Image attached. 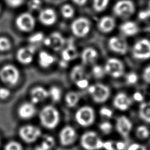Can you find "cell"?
<instances>
[{
	"label": "cell",
	"instance_id": "cb8c5ba5",
	"mask_svg": "<svg viewBox=\"0 0 150 150\" xmlns=\"http://www.w3.org/2000/svg\"><path fill=\"white\" fill-rule=\"evenodd\" d=\"M97 57V51L91 47L85 48L81 53V59L84 64H89L94 63Z\"/></svg>",
	"mask_w": 150,
	"mask_h": 150
},
{
	"label": "cell",
	"instance_id": "603a6c76",
	"mask_svg": "<svg viewBox=\"0 0 150 150\" xmlns=\"http://www.w3.org/2000/svg\"><path fill=\"white\" fill-rule=\"evenodd\" d=\"M61 56L62 60L67 63L76 59L78 56L76 47L73 43H69L66 47L62 49Z\"/></svg>",
	"mask_w": 150,
	"mask_h": 150
},
{
	"label": "cell",
	"instance_id": "9a60e30c",
	"mask_svg": "<svg viewBox=\"0 0 150 150\" xmlns=\"http://www.w3.org/2000/svg\"><path fill=\"white\" fill-rule=\"evenodd\" d=\"M108 46L111 51L120 54H125L128 50L127 41L119 36L110 38L108 41Z\"/></svg>",
	"mask_w": 150,
	"mask_h": 150
},
{
	"label": "cell",
	"instance_id": "836d02e7",
	"mask_svg": "<svg viewBox=\"0 0 150 150\" xmlns=\"http://www.w3.org/2000/svg\"><path fill=\"white\" fill-rule=\"evenodd\" d=\"M40 145L46 150H51L54 145V140L52 137L50 135H46L45 137Z\"/></svg>",
	"mask_w": 150,
	"mask_h": 150
},
{
	"label": "cell",
	"instance_id": "f5cc1de1",
	"mask_svg": "<svg viewBox=\"0 0 150 150\" xmlns=\"http://www.w3.org/2000/svg\"><path fill=\"white\" fill-rule=\"evenodd\" d=\"M35 150H46L45 149H44L43 147H42L40 145L37 146L36 148H35Z\"/></svg>",
	"mask_w": 150,
	"mask_h": 150
},
{
	"label": "cell",
	"instance_id": "8992f818",
	"mask_svg": "<svg viewBox=\"0 0 150 150\" xmlns=\"http://www.w3.org/2000/svg\"><path fill=\"white\" fill-rule=\"evenodd\" d=\"M90 21L83 16L75 19L71 23L70 29L72 33L76 37L83 38L86 36L91 30Z\"/></svg>",
	"mask_w": 150,
	"mask_h": 150
},
{
	"label": "cell",
	"instance_id": "8fae6325",
	"mask_svg": "<svg viewBox=\"0 0 150 150\" xmlns=\"http://www.w3.org/2000/svg\"><path fill=\"white\" fill-rule=\"evenodd\" d=\"M19 135L22 139L27 143L36 141L41 135L40 129L32 125L22 126L19 130Z\"/></svg>",
	"mask_w": 150,
	"mask_h": 150
},
{
	"label": "cell",
	"instance_id": "7c38bea8",
	"mask_svg": "<svg viewBox=\"0 0 150 150\" xmlns=\"http://www.w3.org/2000/svg\"><path fill=\"white\" fill-rule=\"evenodd\" d=\"M132 128V121L126 115H122L117 118L115 122L116 130L124 138H127L129 137Z\"/></svg>",
	"mask_w": 150,
	"mask_h": 150
},
{
	"label": "cell",
	"instance_id": "8d00e7d4",
	"mask_svg": "<svg viewBox=\"0 0 150 150\" xmlns=\"http://www.w3.org/2000/svg\"><path fill=\"white\" fill-rule=\"evenodd\" d=\"M11 42L8 38L0 37V51H7L11 49Z\"/></svg>",
	"mask_w": 150,
	"mask_h": 150
},
{
	"label": "cell",
	"instance_id": "4316f807",
	"mask_svg": "<svg viewBox=\"0 0 150 150\" xmlns=\"http://www.w3.org/2000/svg\"><path fill=\"white\" fill-rule=\"evenodd\" d=\"M71 80L75 83L79 80L86 77L84 68L81 65H76L71 70L70 74Z\"/></svg>",
	"mask_w": 150,
	"mask_h": 150
},
{
	"label": "cell",
	"instance_id": "f907efd6",
	"mask_svg": "<svg viewBox=\"0 0 150 150\" xmlns=\"http://www.w3.org/2000/svg\"><path fill=\"white\" fill-rule=\"evenodd\" d=\"M115 146L117 150H124L126 148L125 142L122 141L115 142Z\"/></svg>",
	"mask_w": 150,
	"mask_h": 150
},
{
	"label": "cell",
	"instance_id": "e0dca14e",
	"mask_svg": "<svg viewBox=\"0 0 150 150\" xmlns=\"http://www.w3.org/2000/svg\"><path fill=\"white\" fill-rule=\"evenodd\" d=\"M77 134L75 129L71 126H65L59 133V139L62 145L67 146L73 144L76 140Z\"/></svg>",
	"mask_w": 150,
	"mask_h": 150
},
{
	"label": "cell",
	"instance_id": "9f6ffc18",
	"mask_svg": "<svg viewBox=\"0 0 150 150\" xmlns=\"http://www.w3.org/2000/svg\"><path fill=\"white\" fill-rule=\"evenodd\" d=\"M0 143H1V141H0Z\"/></svg>",
	"mask_w": 150,
	"mask_h": 150
},
{
	"label": "cell",
	"instance_id": "11a10c76",
	"mask_svg": "<svg viewBox=\"0 0 150 150\" xmlns=\"http://www.w3.org/2000/svg\"><path fill=\"white\" fill-rule=\"evenodd\" d=\"M0 9H1V6H0Z\"/></svg>",
	"mask_w": 150,
	"mask_h": 150
},
{
	"label": "cell",
	"instance_id": "f546056e",
	"mask_svg": "<svg viewBox=\"0 0 150 150\" xmlns=\"http://www.w3.org/2000/svg\"><path fill=\"white\" fill-rule=\"evenodd\" d=\"M49 97L54 102L59 101L62 97V90L57 86H52L48 90Z\"/></svg>",
	"mask_w": 150,
	"mask_h": 150
},
{
	"label": "cell",
	"instance_id": "c3c4849f",
	"mask_svg": "<svg viewBox=\"0 0 150 150\" xmlns=\"http://www.w3.org/2000/svg\"><path fill=\"white\" fill-rule=\"evenodd\" d=\"M11 92L9 89L5 87H0V98L5 100L10 96Z\"/></svg>",
	"mask_w": 150,
	"mask_h": 150
},
{
	"label": "cell",
	"instance_id": "484cf974",
	"mask_svg": "<svg viewBox=\"0 0 150 150\" xmlns=\"http://www.w3.org/2000/svg\"><path fill=\"white\" fill-rule=\"evenodd\" d=\"M138 115L143 121L150 124V101H144L140 104Z\"/></svg>",
	"mask_w": 150,
	"mask_h": 150
},
{
	"label": "cell",
	"instance_id": "5b68a950",
	"mask_svg": "<svg viewBox=\"0 0 150 150\" xmlns=\"http://www.w3.org/2000/svg\"><path fill=\"white\" fill-rule=\"evenodd\" d=\"M20 79L18 69L12 64H6L0 70V79L4 83L13 86L16 85Z\"/></svg>",
	"mask_w": 150,
	"mask_h": 150
},
{
	"label": "cell",
	"instance_id": "4fadbf2b",
	"mask_svg": "<svg viewBox=\"0 0 150 150\" xmlns=\"http://www.w3.org/2000/svg\"><path fill=\"white\" fill-rule=\"evenodd\" d=\"M43 42L45 46L50 47L54 51H59L63 49L65 44L64 37L58 32L52 33L49 36L45 38Z\"/></svg>",
	"mask_w": 150,
	"mask_h": 150
},
{
	"label": "cell",
	"instance_id": "3957f363",
	"mask_svg": "<svg viewBox=\"0 0 150 150\" xmlns=\"http://www.w3.org/2000/svg\"><path fill=\"white\" fill-rule=\"evenodd\" d=\"M80 144L86 150H98L103 149L104 141L94 131H87L83 134Z\"/></svg>",
	"mask_w": 150,
	"mask_h": 150
},
{
	"label": "cell",
	"instance_id": "ac0fdd59",
	"mask_svg": "<svg viewBox=\"0 0 150 150\" xmlns=\"http://www.w3.org/2000/svg\"><path fill=\"white\" fill-rule=\"evenodd\" d=\"M57 14L52 8H47L40 11L39 14V20L43 25L50 26L54 24L57 21Z\"/></svg>",
	"mask_w": 150,
	"mask_h": 150
},
{
	"label": "cell",
	"instance_id": "b9f144b4",
	"mask_svg": "<svg viewBox=\"0 0 150 150\" xmlns=\"http://www.w3.org/2000/svg\"><path fill=\"white\" fill-rule=\"evenodd\" d=\"M75 84L76 86L80 88V89H86L87 88V87L89 86V80L86 77L84 78H83L79 81H76L75 83Z\"/></svg>",
	"mask_w": 150,
	"mask_h": 150
},
{
	"label": "cell",
	"instance_id": "d6a6232c",
	"mask_svg": "<svg viewBox=\"0 0 150 150\" xmlns=\"http://www.w3.org/2000/svg\"><path fill=\"white\" fill-rule=\"evenodd\" d=\"M91 72L93 76L96 79H101L106 74L104 67L98 64H96L93 67Z\"/></svg>",
	"mask_w": 150,
	"mask_h": 150
},
{
	"label": "cell",
	"instance_id": "30bf717a",
	"mask_svg": "<svg viewBox=\"0 0 150 150\" xmlns=\"http://www.w3.org/2000/svg\"><path fill=\"white\" fill-rule=\"evenodd\" d=\"M17 28L22 32H29L35 27L36 21L34 16L29 12H23L19 14L15 19Z\"/></svg>",
	"mask_w": 150,
	"mask_h": 150
},
{
	"label": "cell",
	"instance_id": "e575fe53",
	"mask_svg": "<svg viewBox=\"0 0 150 150\" xmlns=\"http://www.w3.org/2000/svg\"><path fill=\"white\" fill-rule=\"evenodd\" d=\"M44 39V34L41 32H38L30 36L28 38V40L31 44L33 45L38 43L41 41H43Z\"/></svg>",
	"mask_w": 150,
	"mask_h": 150
},
{
	"label": "cell",
	"instance_id": "44dd1931",
	"mask_svg": "<svg viewBox=\"0 0 150 150\" xmlns=\"http://www.w3.org/2000/svg\"><path fill=\"white\" fill-rule=\"evenodd\" d=\"M139 26L137 23L132 21L124 22L120 26L121 33L125 36L131 37L136 35L139 32Z\"/></svg>",
	"mask_w": 150,
	"mask_h": 150
},
{
	"label": "cell",
	"instance_id": "6da1fadb",
	"mask_svg": "<svg viewBox=\"0 0 150 150\" xmlns=\"http://www.w3.org/2000/svg\"><path fill=\"white\" fill-rule=\"evenodd\" d=\"M39 119L44 127L47 129L54 128L59 122V112L53 105H46L42 108L39 113Z\"/></svg>",
	"mask_w": 150,
	"mask_h": 150
},
{
	"label": "cell",
	"instance_id": "7a4b0ae2",
	"mask_svg": "<svg viewBox=\"0 0 150 150\" xmlns=\"http://www.w3.org/2000/svg\"><path fill=\"white\" fill-rule=\"evenodd\" d=\"M87 91L91 96L93 100L96 103H103L109 98L111 90L108 86L103 83H96L89 85Z\"/></svg>",
	"mask_w": 150,
	"mask_h": 150
},
{
	"label": "cell",
	"instance_id": "f1b7e54d",
	"mask_svg": "<svg viewBox=\"0 0 150 150\" xmlns=\"http://www.w3.org/2000/svg\"><path fill=\"white\" fill-rule=\"evenodd\" d=\"M135 135L139 139H146L150 135V131L149 128L144 125H141L137 127L135 129Z\"/></svg>",
	"mask_w": 150,
	"mask_h": 150
},
{
	"label": "cell",
	"instance_id": "816d5d0a",
	"mask_svg": "<svg viewBox=\"0 0 150 150\" xmlns=\"http://www.w3.org/2000/svg\"><path fill=\"white\" fill-rule=\"evenodd\" d=\"M74 4L79 6H83L85 5L88 0H72Z\"/></svg>",
	"mask_w": 150,
	"mask_h": 150
},
{
	"label": "cell",
	"instance_id": "7bdbcfd3",
	"mask_svg": "<svg viewBox=\"0 0 150 150\" xmlns=\"http://www.w3.org/2000/svg\"><path fill=\"white\" fill-rule=\"evenodd\" d=\"M127 150H148L146 147L141 144L134 142L131 144L127 148Z\"/></svg>",
	"mask_w": 150,
	"mask_h": 150
},
{
	"label": "cell",
	"instance_id": "ffe728a7",
	"mask_svg": "<svg viewBox=\"0 0 150 150\" xmlns=\"http://www.w3.org/2000/svg\"><path fill=\"white\" fill-rule=\"evenodd\" d=\"M97 27L99 30L104 33H110L115 27V21L111 16H104L99 19Z\"/></svg>",
	"mask_w": 150,
	"mask_h": 150
},
{
	"label": "cell",
	"instance_id": "ba28073f",
	"mask_svg": "<svg viewBox=\"0 0 150 150\" xmlns=\"http://www.w3.org/2000/svg\"><path fill=\"white\" fill-rule=\"evenodd\" d=\"M104 68L105 73L113 78H119L124 73V65L123 63L117 58H109L106 61Z\"/></svg>",
	"mask_w": 150,
	"mask_h": 150
},
{
	"label": "cell",
	"instance_id": "f6af8a7d",
	"mask_svg": "<svg viewBox=\"0 0 150 150\" xmlns=\"http://www.w3.org/2000/svg\"><path fill=\"white\" fill-rule=\"evenodd\" d=\"M103 149H104L105 150H117L115 142L112 141H104Z\"/></svg>",
	"mask_w": 150,
	"mask_h": 150
},
{
	"label": "cell",
	"instance_id": "2e32d148",
	"mask_svg": "<svg viewBox=\"0 0 150 150\" xmlns=\"http://www.w3.org/2000/svg\"><path fill=\"white\" fill-rule=\"evenodd\" d=\"M132 100L126 93L120 92L117 93L113 99V105L118 110L125 111L129 108Z\"/></svg>",
	"mask_w": 150,
	"mask_h": 150
},
{
	"label": "cell",
	"instance_id": "d4e9b609",
	"mask_svg": "<svg viewBox=\"0 0 150 150\" xmlns=\"http://www.w3.org/2000/svg\"><path fill=\"white\" fill-rule=\"evenodd\" d=\"M55 58L50 53L46 51H41L38 55V63L40 67L48 68L54 62Z\"/></svg>",
	"mask_w": 150,
	"mask_h": 150
},
{
	"label": "cell",
	"instance_id": "ab89813d",
	"mask_svg": "<svg viewBox=\"0 0 150 150\" xmlns=\"http://www.w3.org/2000/svg\"><path fill=\"white\" fill-rule=\"evenodd\" d=\"M100 114L105 118H111L113 115V111L107 107H102L99 111Z\"/></svg>",
	"mask_w": 150,
	"mask_h": 150
},
{
	"label": "cell",
	"instance_id": "f35d334b",
	"mask_svg": "<svg viewBox=\"0 0 150 150\" xmlns=\"http://www.w3.org/2000/svg\"><path fill=\"white\" fill-rule=\"evenodd\" d=\"M4 150H22V146L19 142L12 141L6 144Z\"/></svg>",
	"mask_w": 150,
	"mask_h": 150
},
{
	"label": "cell",
	"instance_id": "bcb514c9",
	"mask_svg": "<svg viewBox=\"0 0 150 150\" xmlns=\"http://www.w3.org/2000/svg\"><path fill=\"white\" fill-rule=\"evenodd\" d=\"M6 3L12 8H18L22 5L25 0H5Z\"/></svg>",
	"mask_w": 150,
	"mask_h": 150
},
{
	"label": "cell",
	"instance_id": "7402d4cb",
	"mask_svg": "<svg viewBox=\"0 0 150 150\" xmlns=\"http://www.w3.org/2000/svg\"><path fill=\"white\" fill-rule=\"evenodd\" d=\"M36 113L35 104L30 103H24L21 104L18 110L19 117L23 120H28L32 118Z\"/></svg>",
	"mask_w": 150,
	"mask_h": 150
},
{
	"label": "cell",
	"instance_id": "83f0119b",
	"mask_svg": "<svg viewBox=\"0 0 150 150\" xmlns=\"http://www.w3.org/2000/svg\"><path fill=\"white\" fill-rule=\"evenodd\" d=\"M65 102L69 107H73L79 103L80 96L75 91H69L65 96Z\"/></svg>",
	"mask_w": 150,
	"mask_h": 150
},
{
	"label": "cell",
	"instance_id": "db71d44e",
	"mask_svg": "<svg viewBox=\"0 0 150 150\" xmlns=\"http://www.w3.org/2000/svg\"><path fill=\"white\" fill-rule=\"evenodd\" d=\"M146 10H147V11H148V13H149V16H150V1H149V4H148V8L146 9Z\"/></svg>",
	"mask_w": 150,
	"mask_h": 150
},
{
	"label": "cell",
	"instance_id": "ee69618b",
	"mask_svg": "<svg viewBox=\"0 0 150 150\" xmlns=\"http://www.w3.org/2000/svg\"><path fill=\"white\" fill-rule=\"evenodd\" d=\"M132 101H134L137 103H142L144 100V96L142 94V93L140 91H135L133 93L132 97H131Z\"/></svg>",
	"mask_w": 150,
	"mask_h": 150
},
{
	"label": "cell",
	"instance_id": "52a82bcc",
	"mask_svg": "<svg viewBox=\"0 0 150 150\" xmlns=\"http://www.w3.org/2000/svg\"><path fill=\"white\" fill-rule=\"evenodd\" d=\"M96 114L94 109L88 105L79 108L75 113V119L77 122L82 127L91 125L95 121Z\"/></svg>",
	"mask_w": 150,
	"mask_h": 150
},
{
	"label": "cell",
	"instance_id": "d590c367",
	"mask_svg": "<svg viewBox=\"0 0 150 150\" xmlns=\"http://www.w3.org/2000/svg\"><path fill=\"white\" fill-rule=\"evenodd\" d=\"M138 79V76L135 72H129L125 76V81L128 85L135 84Z\"/></svg>",
	"mask_w": 150,
	"mask_h": 150
},
{
	"label": "cell",
	"instance_id": "9c48e42d",
	"mask_svg": "<svg viewBox=\"0 0 150 150\" xmlns=\"http://www.w3.org/2000/svg\"><path fill=\"white\" fill-rule=\"evenodd\" d=\"M115 15L122 19L129 18L135 12V5L130 0H120L113 7Z\"/></svg>",
	"mask_w": 150,
	"mask_h": 150
},
{
	"label": "cell",
	"instance_id": "277c9868",
	"mask_svg": "<svg viewBox=\"0 0 150 150\" xmlns=\"http://www.w3.org/2000/svg\"><path fill=\"white\" fill-rule=\"evenodd\" d=\"M132 56L137 60H146L150 59V40L141 39L133 45Z\"/></svg>",
	"mask_w": 150,
	"mask_h": 150
},
{
	"label": "cell",
	"instance_id": "1f68e13d",
	"mask_svg": "<svg viewBox=\"0 0 150 150\" xmlns=\"http://www.w3.org/2000/svg\"><path fill=\"white\" fill-rule=\"evenodd\" d=\"M61 13L66 19L71 18L74 15V9L69 4H64L61 8Z\"/></svg>",
	"mask_w": 150,
	"mask_h": 150
},
{
	"label": "cell",
	"instance_id": "681fc988",
	"mask_svg": "<svg viewBox=\"0 0 150 150\" xmlns=\"http://www.w3.org/2000/svg\"><path fill=\"white\" fill-rule=\"evenodd\" d=\"M138 18L141 20H145L150 18V16L147 10L145 9V10H142L138 13Z\"/></svg>",
	"mask_w": 150,
	"mask_h": 150
},
{
	"label": "cell",
	"instance_id": "5bb4252c",
	"mask_svg": "<svg viewBox=\"0 0 150 150\" xmlns=\"http://www.w3.org/2000/svg\"><path fill=\"white\" fill-rule=\"evenodd\" d=\"M35 50L36 48L33 45L19 49L16 54L17 60L22 64H30L33 60Z\"/></svg>",
	"mask_w": 150,
	"mask_h": 150
},
{
	"label": "cell",
	"instance_id": "60d3db41",
	"mask_svg": "<svg viewBox=\"0 0 150 150\" xmlns=\"http://www.w3.org/2000/svg\"><path fill=\"white\" fill-rule=\"evenodd\" d=\"M42 5L40 0H30L28 2V7L32 11H36L40 9Z\"/></svg>",
	"mask_w": 150,
	"mask_h": 150
},
{
	"label": "cell",
	"instance_id": "7dc6e473",
	"mask_svg": "<svg viewBox=\"0 0 150 150\" xmlns=\"http://www.w3.org/2000/svg\"><path fill=\"white\" fill-rule=\"evenodd\" d=\"M142 77L146 83L150 84V64L144 69L142 73Z\"/></svg>",
	"mask_w": 150,
	"mask_h": 150
},
{
	"label": "cell",
	"instance_id": "74e56055",
	"mask_svg": "<svg viewBox=\"0 0 150 150\" xmlns=\"http://www.w3.org/2000/svg\"><path fill=\"white\" fill-rule=\"evenodd\" d=\"M99 128L104 134H108L112 131V124L109 121H104L100 124Z\"/></svg>",
	"mask_w": 150,
	"mask_h": 150
},
{
	"label": "cell",
	"instance_id": "d6986e66",
	"mask_svg": "<svg viewBox=\"0 0 150 150\" xmlns=\"http://www.w3.org/2000/svg\"><path fill=\"white\" fill-rule=\"evenodd\" d=\"M48 97V90L42 86H36L30 91V102L33 104H38Z\"/></svg>",
	"mask_w": 150,
	"mask_h": 150
},
{
	"label": "cell",
	"instance_id": "4dcf8cb0",
	"mask_svg": "<svg viewBox=\"0 0 150 150\" xmlns=\"http://www.w3.org/2000/svg\"><path fill=\"white\" fill-rule=\"evenodd\" d=\"M109 2L110 0H93V9L97 12H102L107 8Z\"/></svg>",
	"mask_w": 150,
	"mask_h": 150
}]
</instances>
